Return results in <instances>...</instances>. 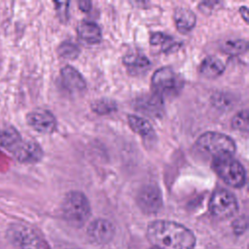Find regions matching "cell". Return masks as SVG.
Instances as JSON below:
<instances>
[{
	"mask_svg": "<svg viewBox=\"0 0 249 249\" xmlns=\"http://www.w3.org/2000/svg\"><path fill=\"white\" fill-rule=\"evenodd\" d=\"M61 80L64 87L70 91H81L86 88V82L83 76L70 65L64 66L61 71Z\"/></svg>",
	"mask_w": 249,
	"mask_h": 249,
	"instance_id": "cell-12",
	"label": "cell"
},
{
	"mask_svg": "<svg viewBox=\"0 0 249 249\" xmlns=\"http://www.w3.org/2000/svg\"><path fill=\"white\" fill-rule=\"evenodd\" d=\"M7 238L17 249H40V241L35 231L22 224H12L7 230Z\"/></svg>",
	"mask_w": 249,
	"mask_h": 249,
	"instance_id": "cell-7",
	"label": "cell"
},
{
	"mask_svg": "<svg viewBox=\"0 0 249 249\" xmlns=\"http://www.w3.org/2000/svg\"><path fill=\"white\" fill-rule=\"evenodd\" d=\"M231 126L234 129L246 132L248 130V111H239L231 120Z\"/></svg>",
	"mask_w": 249,
	"mask_h": 249,
	"instance_id": "cell-23",
	"label": "cell"
},
{
	"mask_svg": "<svg viewBox=\"0 0 249 249\" xmlns=\"http://www.w3.org/2000/svg\"><path fill=\"white\" fill-rule=\"evenodd\" d=\"M124 64L126 66L131 74L138 75L148 69V67L150 66V61L143 54L131 53L127 54L124 58Z\"/></svg>",
	"mask_w": 249,
	"mask_h": 249,
	"instance_id": "cell-16",
	"label": "cell"
},
{
	"mask_svg": "<svg viewBox=\"0 0 249 249\" xmlns=\"http://www.w3.org/2000/svg\"><path fill=\"white\" fill-rule=\"evenodd\" d=\"M137 204L147 214H154L160 211L162 206V197L159 188L154 185L142 187L137 195Z\"/></svg>",
	"mask_w": 249,
	"mask_h": 249,
	"instance_id": "cell-8",
	"label": "cell"
},
{
	"mask_svg": "<svg viewBox=\"0 0 249 249\" xmlns=\"http://www.w3.org/2000/svg\"><path fill=\"white\" fill-rule=\"evenodd\" d=\"M127 122L130 128L144 138H149L154 134V129L152 125L144 118L137 117L134 115H129L127 118Z\"/></svg>",
	"mask_w": 249,
	"mask_h": 249,
	"instance_id": "cell-18",
	"label": "cell"
},
{
	"mask_svg": "<svg viewBox=\"0 0 249 249\" xmlns=\"http://www.w3.org/2000/svg\"><path fill=\"white\" fill-rule=\"evenodd\" d=\"M18 131L13 126H7L0 129V146L13 152L21 142Z\"/></svg>",
	"mask_w": 249,
	"mask_h": 249,
	"instance_id": "cell-17",
	"label": "cell"
},
{
	"mask_svg": "<svg viewBox=\"0 0 249 249\" xmlns=\"http://www.w3.org/2000/svg\"><path fill=\"white\" fill-rule=\"evenodd\" d=\"M232 229H233V231L236 234L243 233L247 229V220H246V218L245 217H238L237 219H235L232 223Z\"/></svg>",
	"mask_w": 249,
	"mask_h": 249,
	"instance_id": "cell-24",
	"label": "cell"
},
{
	"mask_svg": "<svg viewBox=\"0 0 249 249\" xmlns=\"http://www.w3.org/2000/svg\"><path fill=\"white\" fill-rule=\"evenodd\" d=\"M239 12H240L241 16L243 17V18L245 19V21H248V9H247V7H240Z\"/></svg>",
	"mask_w": 249,
	"mask_h": 249,
	"instance_id": "cell-26",
	"label": "cell"
},
{
	"mask_svg": "<svg viewBox=\"0 0 249 249\" xmlns=\"http://www.w3.org/2000/svg\"><path fill=\"white\" fill-rule=\"evenodd\" d=\"M212 165L216 173L228 185L234 188H239L245 184V169L238 160L232 158V156L213 159Z\"/></svg>",
	"mask_w": 249,
	"mask_h": 249,
	"instance_id": "cell-4",
	"label": "cell"
},
{
	"mask_svg": "<svg viewBox=\"0 0 249 249\" xmlns=\"http://www.w3.org/2000/svg\"><path fill=\"white\" fill-rule=\"evenodd\" d=\"M147 238L159 249H194L196 246V236L190 229L167 220L150 223Z\"/></svg>",
	"mask_w": 249,
	"mask_h": 249,
	"instance_id": "cell-1",
	"label": "cell"
},
{
	"mask_svg": "<svg viewBox=\"0 0 249 249\" xmlns=\"http://www.w3.org/2000/svg\"><path fill=\"white\" fill-rule=\"evenodd\" d=\"M196 147L201 154L213 159L232 156L235 152L234 141L230 136L214 131L201 134L196 140Z\"/></svg>",
	"mask_w": 249,
	"mask_h": 249,
	"instance_id": "cell-3",
	"label": "cell"
},
{
	"mask_svg": "<svg viewBox=\"0 0 249 249\" xmlns=\"http://www.w3.org/2000/svg\"><path fill=\"white\" fill-rule=\"evenodd\" d=\"M151 43L155 46H161V49L164 52L172 51V48L176 46L171 37L162 33H155L151 37Z\"/></svg>",
	"mask_w": 249,
	"mask_h": 249,
	"instance_id": "cell-21",
	"label": "cell"
},
{
	"mask_svg": "<svg viewBox=\"0 0 249 249\" xmlns=\"http://www.w3.org/2000/svg\"><path fill=\"white\" fill-rule=\"evenodd\" d=\"M80 38L88 44H96L101 40V30L99 26L91 21H82L78 26Z\"/></svg>",
	"mask_w": 249,
	"mask_h": 249,
	"instance_id": "cell-13",
	"label": "cell"
},
{
	"mask_svg": "<svg viewBox=\"0 0 249 249\" xmlns=\"http://www.w3.org/2000/svg\"><path fill=\"white\" fill-rule=\"evenodd\" d=\"M182 79L172 68L162 67L157 70L152 77V88L158 96L167 95L179 90Z\"/></svg>",
	"mask_w": 249,
	"mask_h": 249,
	"instance_id": "cell-6",
	"label": "cell"
},
{
	"mask_svg": "<svg viewBox=\"0 0 249 249\" xmlns=\"http://www.w3.org/2000/svg\"><path fill=\"white\" fill-rule=\"evenodd\" d=\"M149 249H159V248H157V247H155V246H153V247H151V248H149Z\"/></svg>",
	"mask_w": 249,
	"mask_h": 249,
	"instance_id": "cell-27",
	"label": "cell"
},
{
	"mask_svg": "<svg viewBox=\"0 0 249 249\" xmlns=\"http://www.w3.org/2000/svg\"><path fill=\"white\" fill-rule=\"evenodd\" d=\"M27 124L40 133H51L54 130L56 122L54 116L44 109H36L26 116Z\"/></svg>",
	"mask_w": 249,
	"mask_h": 249,
	"instance_id": "cell-10",
	"label": "cell"
},
{
	"mask_svg": "<svg viewBox=\"0 0 249 249\" xmlns=\"http://www.w3.org/2000/svg\"><path fill=\"white\" fill-rule=\"evenodd\" d=\"M195 14L187 8H178L174 13V21L178 30L188 32L196 25Z\"/></svg>",
	"mask_w": 249,
	"mask_h": 249,
	"instance_id": "cell-14",
	"label": "cell"
},
{
	"mask_svg": "<svg viewBox=\"0 0 249 249\" xmlns=\"http://www.w3.org/2000/svg\"><path fill=\"white\" fill-rule=\"evenodd\" d=\"M15 157L20 162L33 163L42 158V149L38 143L32 140L21 141L19 145L13 151Z\"/></svg>",
	"mask_w": 249,
	"mask_h": 249,
	"instance_id": "cell-11",
	"label": "cell"
},
{
	"mask_svg": "<svg viewBox=\"0 0 249 249\" xmlns=\"http://www.w3.org/2000/svg\"><path fill=\"white\" fill-rule=\"evenodd\" d=\"M80 51L77 45L72 42H63L58 47V53L61 57L66 59H73L78 56Z\"/></svg>",
	"mask_w": 249,
	"mask_h": 249,
	"instance_id": "cell-22",
	"label": "cell"
},
{
	"mask_svg": "<svg viewBox=\"0 0 249 249\" xmlns=\"http://www.w3.org/2000/svg\"><path fill=\"white\" fill-rule=\"evenodd\" d=\"M90 2L89 1H79L78 2V5H79V7H80V9L81 10H83V11H89V9H90Z\"/></svg>",
	"mask_w": 249,
	"mask_h": 249,
	"instance_id": "cell-25",
	"label": "cell"
},
{
	"mask_svg": "<svg viewBox=\"0 0 249 249\" xmlns=\"http://www.w3.org/2000/svg\"><path fill=\"white\" fill-rule=\"evenodd\" d=\"M91 109L98 115H107L117 110V104L113 100L102 98L93 101L91 104Z\"/></svg>",
	"mask_w": 249,
	"mask_h": 249,
	"instance_id": "cell-20",
	"label": "cell"
},
{
	"mask_svg": "<svg viewBox=\"0 0 249 249\" xmlns=\"http://www.w3.org/2000/svg\"><path fill=\"white\" fill-rule=\"evenodd\" d=\"M62 215L70 226L83 227L90 216V205L87 196L77 191L68 193L62 202Z\"/></svg>",
	"mask_w": 249,
	"mask_h": 249,
	"instance_id": "cell-2",
	"label": "cell"
},
{
	"mask_svg": "<svg viewBox=\"0 0 249 249\" xmlns=\"http://www.w3.org/2000/svg\"><path fill=\"white\" fill-rule=\"evenodd\" d=\"M115 231V227L110 221L100 218L94 220L89 225L87 234L93 243L104 245L113 239Z\"/></svg>",
	"mask_w": 249,
	"mask_h": 249,
	"instance_id": "cell-9",
	"label": "cell"
},
{
	"mask_svg": "<svg viewBox=\"0 0 249 249\" xmlns=\"http://www.w3.org/2000/svg\"><path fill=\"white\" fill-rule=\"evenodd\" d=\"M199 70L204 77L216 78L224 72L225 64L220 58L210 55L202 60Z\"/></svg>",
	"mask_w": 249,
	"mask_h": 249,
	"instance_id": "cell-15",
	"label": "cell"
},
{
	"mask_svg": "<svg viewBox=\"0 0 249 249\" xmlns=\"http://www.w3.org/2000/svg\"><path fill=\"white\" fill-rule=\"evenodd\" d=\"M209 209L215 218L226 220L231 218L237 212V200L230 191L218 189L211 196Z\"/></svg>",
	"mask_w": 249,
	"mask_h": 249,
	"instance_id": "cell-5",
	"label": "cell"
},
{
	"mask_svg": "<svg viewBox=\"0 0 249 249\" xmlns=\"http://www.w3.org/2000/svg\"><path fill=\"white\" fill-rule=\"evenodd\" d=\"M222 49L225 53L236 55L242 53L247 49V42L242 39H228L222 44Z\"/></svg>",
	"mask_w": 249,
	"mask_h": 249,
	"instance_id": "cell-19",
	"label": "cell"
}]
</instances>
